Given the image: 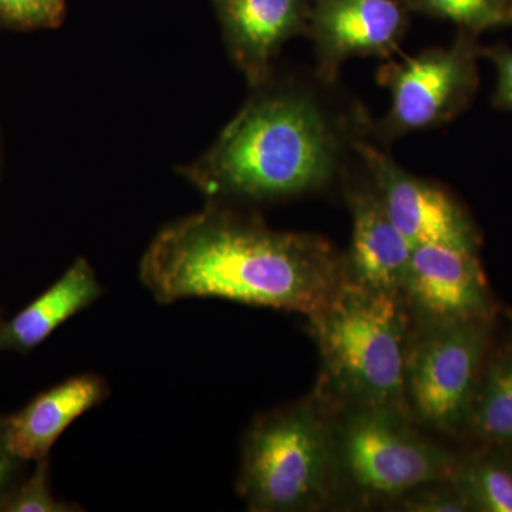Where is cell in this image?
<instances>
[{
    "label": "cell",
    "instance_id": "obj_1",
    "mask_svg": "<svg viewBox=\"0 0 512 512\" xmlns=\"http://www.w3.org/2000/svg\"><path fill=\"white\" fill-rule=\"evenodd\" d=\"M346 278L328 239L275 231L212 204L164 228L141 259L140 279L157 302L220 298L311 316Z\"/></svg>",
    "mask_w": 512,
    "mask_h": 512
},
{
    "label": "cell",
    "instance_id": "obj_2",
    "mask_svg": "<svg viewBox=\"0 0 512 512\" xmlns=\"http://www.w3.org/2000/svg\"><path fill=\"white\" fill-rule=\"evenodd\" d=\"M255 90L184 177L214 204L286 200L342 180L349 151L373 128L365 109H335L308 84L271 79Z\"/></svg>",
    "mask_w": 512,
    "mask_h": 512
},
{
    "label": "cell",
    "instance_id": "obj_3",
    "mask_svg": "<svg viewBox=\"0 0 512 512\" xmlns=\"http://www.w3.org/2000/svg\"><path fill=\"white\" fill-rule=\"evenodd\" d=\"M309 320L320 355L313 394L330 412L382 406L409 414L404 382L413 322L402 296L345 278Z\"/></svg>",
    "mask_w": 512,
    "mask_h": 512
},
{
    "label": "cell",
    "instance_id": "obj_4",
    "mask_svg": "<svg viewBox=\"0 0 512 512\" xmlns=\"http://www.w3.org/2000/svg\"><path fill=\"white\" fill-rule=\"evenodd\" d=\"M238 491L255 512L316 511L338 498L333 413L315 394L255 419Z\"/></svg>",
    "mask_w": 512,
    "mask_h": 512
},
{
    "label": "cell",
    "instance_id": "obj_5",
    "mask_svg": "<svg viewBox=\"0 0 512 512\" xmlns=\"http://www.w3.org/2000/svg\"><path fill=\"white\" fill-rule=\"evenodd\" d=\"M393 407L333 413L336 491L360 504L392 507L421 485L450 480L456 458Z\"/></svg>",
    "mask_w": 512,
    "mask_h": 512
},
{
    "label": "cell",
    "instance_id": "obj_6",
    "mask_svg": "<svg viewBox=\"0 0 512 512\" xmlns=\"http://www.w3.org/2000/svg\"><path fill=\"white\" fill-rule=\"evenodd\" d=\"M490 320L413 326L406 362V406L414 423L439 433L468 427Z\"/></svg>",
    "mask_w": 512,
    "mask_h": 512
},
{
    "label": "cell",
    "instance_id": "obj_7",
    "mask_svg": "<svg viewBox=\"0 0 512 512\" xmlns=\"http://www.w3.org/2000/svg\"><path fill=\"white\" fill-rule=\"evenodd\" d=\"M377 82L390 93L389 113L376 130L386 143L443 126L464 106L473 87V43L460 36L446 49L434 47L402 62L389 59Z\"/></svg>",
    "mask_w": 512,
    "mask_h": 512
},
{
    "label": "cell",
    "instance_id": "obj_8",
    "mask_svg": "<svg viewBox=\"0 0 512 512\" xmlns=\"http://www.w3.org/2000/svg\"><path fill=\"white\" fill-rule=\"evenodd\" d=\"M355 154L384 210L413 247L448 244L477 249L473 222L443 187L407 173L366 136L356 141Z\"/></svg>",
    "mask_w": 512,
    "mask_h": 512
},
{
    "label": "cell",
    "instance_id": "obj_9",
    "mask_svg": "<svg viewBox=\"0 0 512 512\" xmlns=\"http://www.w3.org/2000/svg\"><path fill=\"white\" fill-rule=\"evenodd\" d=\"M400 296L413 326L490 320L493 313L477 249L457 245H416Z\"/></svg>",
    "mask_w": 512,
    "mask_h": 512
},
{
    "label": "cell",
    "instance_id": "obj_10",
    "mask_svg": "<svg viewBox=\"0 0 512 512\" xmlns=\"http://www.w3.org/2000/svg\"><path fill=\"white\" fill-rule=\"evenodd\" d=\"M407 15L399 0H311L309 37L319 79L335 84L350 57L392 59L406 35Z\"/></svg>",
    "mask_w": 512,
    "mask_h": 512
},
{
    "label": "cell",
    "instance_id": "obj_11",
    "mask_svg": "<svg viewBox=\"0 0 512 512\" xmlns=\"http://www.w3.org/2000/svg\"><path fill=\"white\" fill-rule=\"evenodd\" d=\"M229 55L254 89L268 83L281 47L309 36L311 0H212Z\"/></svg>",
    "mask_w": 512,
    "mask_h": 512
},
{
    "label": "cell",
    "instance_id": "obj_12",
    "mask_svg": "<svg viewBox=\"0 0 512 512\" xmlns=\"http://www.w3.org/2000/svg\"><path fill=\"white\" fill-rule=\"evenodd\" d=\"M345 198L352 215V244L345 255L346 278L366 288L400 296L413 245L384 210L369 178H346Z\"/></svg>",
    "mask_w": 512,
    "mask_h": 512
},
{
    "label": "cell",
    "instance_id": "obj_13",
    "mask_svg": "<svg viewBox=\"0 0 512 512\" xmlns=\"http://www.w3.org/2000/svg\"><path fill=\"white\" fill-rule=\"evenodd\" d=\"M106 383L99 376L82 375L39 394L28 406L3 417V431L10 450L25 461L49 456L64 430L106 399Z\"/></svg>",
    "mask_w": 512,
    "mask_h": 512
},
{
    "label": "cell",
    "instance_id": "obj_14",
    "mask_svg": "<svg viewBox=\"0 0 512 512\" xmlns=\"http://www.w3.org/2000/svg\"><path fill=\"white\" fill-rule=\"evenodd\" d=\"M103 293L92 266L84 258L9 322L0 323V352L26 353L45 342L66 320Z\"/></svg>",
    "mask_w": 512,
    "mask_h": 512
},
{
    "label": "cell",
    "instance_id": "obj_15",
    "mask_svg": "<svg viewBox=\"0 0 512 512\" xmlns=\"http://www.w3.org/2000/svg\"><path fill=\"white\" fill-rule=\"evenodd\" d=\"M468 427L491 446L512 448V350L484 367Z\"/></svg>",
    "mask_w": 512,
    "mask_h": 512
},
{
    "label": "cell",
    "instance_id": "obj_16",
    "mask_svg": "<svg viewBox=\"0 0 512 512\" xmlns=\"http://www.w3.org/2000/svg\"><path fill=\"white\" fill-rule=\"evenodd\" d=\"M454 485L471 511L512 512V463L498 454L457 463Z\"/></svg>",
    "mask_w": 512,
    "mask_h": 512
},
{
    "label": "cell",
    "instance_id": "obj_17",
    "mask_svg": "<svg viewBox=\"0 0 512 512\" xmlns=\"http://www.w3.org/2000/svg\"><path fill=\"white\" fill-rule=\"evenodd\" d=\"M409 12L451 20L467 30L501 25L510 18L503 0H399Z\"/></svg>",
    "mask_w": 512,
    "mask_h": 512
},
{
    "label": "cell",
    "instance_id": "obj_18",
    "mask_svg": "<svg viewBox=\"0 0 512 512\" xmlns=\"http://www.w3.org/2000/svg\"><path fill=\"white\" fill-rule=\"evenodd\" d=\"M82 511L76 504L56 500L50 491L49 460L36 461L35 471L22 478L0 504V512H74Z\"/></svg>",
    "mask_w": 512,
    "mask_h": 512
},
{
    "label": "cell",
    "instance_id": "obj_19",
    "mask_svg": "<svg viewBox=\"0 0 512 512\" xmlns=\"http://www.w3.org/2000/svg\"><path fill=\"white\" fill-rule=\"evenodd\" d=\"M407 512H464L471 511L463 494L453 481L443 480L421 485L392 505Z\"/></svg>",
    "mask_w": 512,
    "mask_h": 512
},
{
    "label": "cell",
    "instance_id": "obj_20",
    "mask_svg": "<svg viewBox=\"0 0 512 512\" xmlns=\"http://www.w3.org/2000/svg\"><path fill=\"white\" fill-rule=\"evenodd\" d=\"M64 12V0H0V16L19 28H56Z\"/></svg>",
    "mask_w": 512,
    "mask_h": 512
},
{
    "label": "cell",
    "instance_id": "obj_21",
    "mask_svg": "<svg viewBox=\"0 0 512 512\" xmlns=\"http://www.w3.org/2000/svg\"><path fill=\"white\" fill-rule=\"evenodd\" d=\"M26 463L28 461L22 460L10 450L5 431H3L2 419H0V504L13 487L22 480Z\"/></svg>",
    "mask_w": 512,
    "mask_h": 512
},
{
    "label": "cell",
    "instance_id": "obj_22",
    "mask_svg": "<svg viewBox=\"0 0 512 512\" xmlns=\"http://www.w3.org/2000/svg\"><path fill=\"white\" fill-rule=\"evenodd\" d=\"M491 57L497 64L498 70L495 101H497L498 106L512 110V52L497 50Z\"/></svg>",
    "mask_w": 512,
    "mask_h": 512
},
{
    "label": "cell",
    "instance_id": "obj_23",
    "mask_svg": "<svg viewBox=\"0 0 512 512\" xmlns=\"http://www.w3.org/2000/svg\"><path fill=\"white\" fill-rule=\"evenodd\" d=\"M2 322H3V320H2V316H0V323H2Z\"/></svg>",
    "mask_w": 512,
    "mask_h": 512
}]
</instances>
